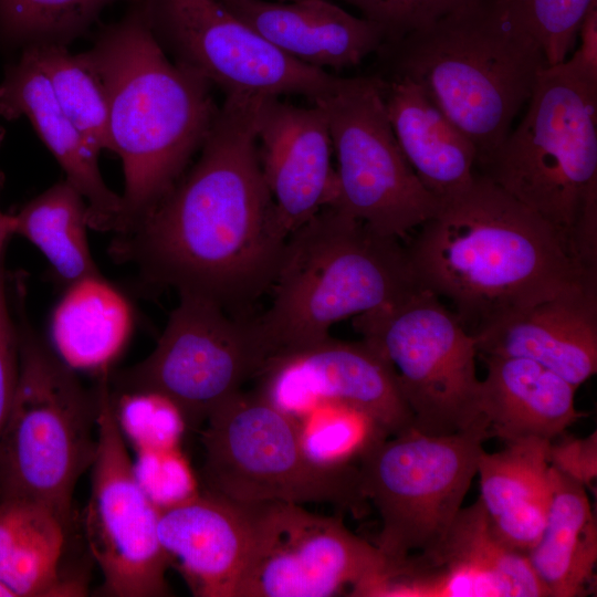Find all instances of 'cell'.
I'll return each instance as SVG.
<instances>
[{"label": "cell", "instance_id": "22", "mask_svg": "<svg viewBox=\"0 0 597 597\" xmlns=\"http://www.w3.org/2000/svg\"><path fill=\"white\" fill-rule=\"evenodd\" d=\"M0 116L7 121L25 116L64 170L65 179L84 197L90 228L117 231L122 197L106 186L98 168L100 154L61 109L46 77L27 50L4 69Z\"/></svg>", "mask_w": 597, "mask_h": 597}, {"label": "cell", "instance_id": "14", "mask_svg": "<svg viewBox=\"0 0 597 597\" xmlns=\"http://www.w3.org/2000/svg\"><path fill=\"white\" fill-rule=\"evenodd\" d=\"M140 1L165 53L226 96L296 95L315 103L342 78L285 54L217 0Z\"/></svg>", "mask_w": 597, "mask_h": 597}, {"label": "cell", "instance_id": "12", "mask_svg": "<svg viewBox=\"0 0 597 597\" xmlns=\"http://www.w3.org/2000/svg\"><path fill=\"white\" fill-rule=\"evenodd\" d=\"M318 104L337 157L334 206L371 231L400 239L430 219L440 199L407 161L388 119L377 75L342 77Z\"/></svg>", "mask_w": 597, "mask_h": 597}, {"label": "cell", "instance_id": "4", "mask_svg": "<svg viewBox=\"0 0 597 597\" xmlns=\"http://www.w3.org/2000/svg\"><path fill=\"white\" fill-rule=\"evenodd\" d=\"M376 54L385 64L379 75L417 83L472 142L478 167L507 136L547 67L538 44L496 0L384 43Z\"/></svg>", "mask_w": 597, "mask_h": 597}, {"label": "cell", "instance_id": "8", "mask_svg": "<svg viewBox=\"0 0 597 597\" xmlns=\"http://www.w3.org/2000/svg\"><path fill=\"white\" fill-rule=\"evenodd\" d=\"M203 489L243 503H324L360 514L356 464L327 465L305 451L295 417L256 390H240L202 426Z\"/></svg>", "mask_w": 597, "mask_h": 597}, {"label": "cell", "instance_id": "17", "mask_svg": "<svg viewBox=\"0 0 597 597\" xmlns=\"http://www.w3.org/2000/svg\"><path fill=\"white\" fill-rule=\"evenodd\" d=\"M379 597H543L526 554L506 544L475 501L461 507L431 552L395 563Z\"/></svg>", "mask_w": 597, "mask_h": 597}, {"label": "cell", "instance_id": "35", "mask_svg": "<svg viewBox=\"0 0 597 597\" xmlns=\"http://www.w3.org/2000/svg\"><path fill=\"white\" fill-rule=\"evenodd\" d=\"M395 42L480 0H345Z\"/></svg>", "mask_w": 597, "mask_h": 597}, {"label": "cell", "instance_id": "13", "mask_svg": "<svg viewBox=\"0 0 597 597\" xmlns=\"http://www.w3.org/2000/svg\"><path fill=\"white\" fill-rule=\"evenodd\" d=\"M249 504L251 542L235 597L362 596L387 566L339 516L280 501Z\"/></svg>", "mask_w": 597, "mask_h": 597}, {"label": "cell", "instance_id": "10", "mask_svg": "<svg viewBox=\"0 0 597 597\" xmlns=\"http://www.w3.org/2000/svg\"><path fill=\"white\" fill-rule=\"evenodd\" d=\"M353 326L391 366L415 429L450 434L485 421L476 341L437 295L418 289L354 316Z\"/></svg>", "mask_w": 597, "mask_h": 597}, {"label": "cell", "instance_id": "28", "mask_svg": "<svg viewBox=\"0 0 597 597\" xmlns=\"http://www.w3.org/2000/svg\"><path fill=\"white\" fill-rule=\"evenodd\" d=\"M128 300L102 274L66 286L51 318L57 355L71 368L109 370L132 333Z\"/></svg>", "mask_w": 597, "mask_h": 597}, {"label": "cell", "instance_id": "19", "mask_svg": "<svg viewBox=\"0 0 597 597\" xmlns=\"http://www.w3.org/2000/svg\"><path fill=\"white\" fill-rule=\"evenodd\" d=\"M158 510L159 543L191 593L235 597L251 542L250 504L202 488Z\"/></svg>", "mask_w": 597, "mask_h": 597}, {"label": "cell", "instance_id": "30", "mask_svg": "<svg viewBox=\"0 0 597 597\" xmlns=\"http://www.w3.org/2000/svg\"><path fill=\"white\" fill-rule=\"evenodd\" d=\"M25 50L46 77L59 106L88 145L98 154L111 150L105 86L86 54H72L67 46L59 45Z\"/></svg>", "mask_w": 597, "mask_h": 597}, {"label": "cell", "instance_id": "33", "mask_svg": "<svg viewBox=\"0 0 597 597\" xmlns=\"http://www.w3.org/2000/svg\"><path fill=\"white\" fill-rule=\"evenodd\" d=\"M597 0H496L507 17L541 48L547 66L562 63Z\"/></svg>", "mask_w": 597, "mask_h": 597}, {"label": "cell", "instance_id": "26", "mask_svg": "<svg viewBox=\"0 0 597 597\" xmlns=\"http://www.w3.org/2000/svg\"><path fill=\"white\" fill-rule=\"evenodd\" d=\"M553 476L545 524L526 557L545 596H586L595 587L596 519L584 485L554 468Z\"/></svg>", "mask_w": 597, "mask_h": 597}, {"label": "cell", "instance_id": "16", "mask_svg": "<svg viewBox=\"0 0 597 597\" xmlns=\"http://www.w3.org/2000/svg\"><path fill=\"white\" fill-rule=\"evenodd\" d=\"M256 391L301 418L321 402H339L375 419L389 436L412 427V413L389 363L370 344L331 336L268 360Z\"/></svg>", "mask_w": 597, "mask_h": 597}, {"label": "cell", "instance_id": "38", "mask_svg": "<svg viewBox=\"0 0 597 597\" xmlns=\"http://www.w3.org/2000/svg\"><path fill=\"white\" fill-rule=\"evenodd\" d=\"M549 464L574 479L587 490L595 491L597 478V434L579 439L565 432L549 441Z\"/></svg>", "mask_w": 597, "mask_h": 597}, {"label": "cell", "instance_id": "11", "mask_svg": "<svg viewBox=\"0 0 597 597\" xmlns=\"http://www.w3.org/2000/svg\"><path fill=\"white\" fill-rule=\"evenodd\" d=\"M270 355L252 318L203 296L181 293L155 349L107 374L113 392H153L168 399L190 428L203 426L224 400L256 379Z\"/></svg>", "mask_w": 597, "mask_h": 597}, {"label": "cell", "instance_id": "29", "mask_svg": "<svg viewBox=\"0 0 597 597\" xmlns=\"http://www.w3.org/2000/svg\"><path fill=\"white\" fill-rule=\"evenodd\" d=\"M14 218V234L34 244L66 286L101 274L87 241V203L69 180L31 199Z\"/></svg>", "mask_w": 597, "mask_h": 597}, {"label": "cell", "instance_id": "39", "mask_svg": "<svg viewBox=\"0 0 597 597\" xmlns=\"http://www.w3.org/2000/svg\"><path fill=\"white\" fill-rule=\"evenodd\" d=\"M579 45L561 66L580 82L597 87V1L587 11L578 32Z\"/></svg>", "mask_w": 597, "mask_h": 597}, {"label": "cell", "instance_id": "18", "mask_svg": "<svg viewBox=\"0 0 597 597\" xmlns=\"http://www.w3.org/2000/svg\"><path fill=\"white\" fill-rule=\"evenodd\" d=\"M256 145L276 216L289 235L335 198L326 114L318 104L303 107L265 97L258 116Z\"/></svg>", "mask_w": 597, "mask_h": 597}, {"label": "cell", "instance_id": "32", "mask_svg": "<svg viewBox=\"0 0 597 597\" xmlns=\"http://www.w3.org/2000/svg\"><path fill=\"white\" fill-rule=\"evenodd\" d=\"M297 421L306 453L327 465H357L368 450L390 437L370 416L339 402H321Z\"/></svg>", "mask_w": 597, "mask_h": 597}, {"label": "cell", "instance_id": "25", "mask_svg": "<svg viewBox=\"0 0 597 597\" xmlns=\"http://www.w3.org/2000/svg\"><path fill=\"white\" fill-rule=\"evenodd\" d=\"M478 461L479 498L495 533L526 554L537 542L553 491L549 440L523 438Z\"/></svg>", "mask_w": 597, "mask_h": 597}, {"label": "cell", "instance_id": "20", "mask_svg": "<svg viewBox=\"0 0 597 597\" xmlns=\"http://www.w3.org/2000/svg\"><path fill=\"white\" fill-rule=\"evenodd\" d=\"M474 338L479 354L534 360L578 388L597 371V282L544 300Z\"/></svg>", "mask_w": 597, "mask_h": 597}, {"label": "cell", "instance_id": "40", "mask_svg": "<svg viewBox=\"0 0 597 597\" xmlns=\"http://www.w3.org/2000/svg\"><path fill=\"white\" fill-rule=\"evenodd\" d=\"M4 186V174L0 170V195ZM15 218L14 214L4 213L0 208V258L4 255L6 245L9 239L14 234Z\"/></svg>", "mask_w": 597, "mask_h": 597}, {"label": "cell", "instance_id": "2", "mask_svg": "<svg viewBox=\"0 0 597 597\" xmlns=\"http://www.w3.org/2000/svg\"><path fill=\"white\" fill-rule=\"evenodd\" d=\"M405 247L419 287L447 298L473 337L597 282L548 222L478 172Z\"/></svg>", "mask_w": 597, "mask_h": 597}, {"label": "cell", "instance_id": "41", "mask_svg": "<svg viewBox=\"0 0 597 597\" xmlns=\"http://www.w3.org/2000/svg\"><path fill=\"white\" fill-rule=\"evenodd\" d=\"M3 138H4V129H3V127L0 125V146H1V144H2Z\"/></svg>", "mask_w": 597, "mask_h": 597}, {"label": "cell", "instance_id": "9", "mask_svg": "<svg viewBox=\"0 0 597 597\" xmlns=\"http://www.w3.org/2000/svg\"><path fill=\"white\" fill-rule=\"evenodd\" d=\"M490 438L486 421L450 434L411 427L362 457L357 463L362 492L381 520L375 545L388 562L429 553L442 542Z\"/></svg>", "mask_w": 597, "mask_h": 597}, {"label": "cell", "instance_id": "6", "mask_svg": "<svg viewBox=\"0 0 597 597\" xmlns=\"http://www.w3.org/2000/svg\"><path fill=\"white\" fill-rule=\"evenodd\" d=\"M479 168L597 273V87L545 67L523 118Z\"/></svg>", "mask_w": 597, "mask_h": 597}, {"label": "cell", "instance_id": "27", "mask_svg": "<svg viewBox=\"0 0 597 597\" xmlns=\"http://www.w3.org/2000/svg\"><path fill=\"white\" fill-rule=\"evenodd\" d=\"M69 527L45 505L0 501V582L14 597H81L86 584L63 574Z\"/></svg>", "mask_w": 597, "mask_h": 597}, {"label": "cell", "instance_id": "37", "mask_svg": "<svg viewBox=\"0 0 597 597\" xmlns=\"http://www.w3.org/2000/svg\"><path fill=\"white\" fill-rule=\"evenodd\" d=\"M4 255L0 258V434L7 420L19 375V333L10 310Z\"/></svg>", "mask_w": 597, "mask_h": 597}, {"label": "cell", "instance_id": "31", "mask_svg": "<svg viewBox=\"0 0 597 597\" xmlns=\"http://www.w3.org/2000/svg\"><path fill=\"white\" fill-rule=\"evenodd\" d=\"M118 1L135 0H0V50L67 46Z\"/></svg>", "mask_w": 597, "mask_h": 597}, {"label": "cell", "instance_id": "24", "mask_svg": "<svg viewBox=\"0 0 597 597\" xmlns=\"http://www.w3.org/2000/svg\"><path fill=\"white\" fill-rule=\"evenodd\" d=\"M480 412L492 437L504 443L523 438L553 440L583 415L567 380L526 358L483 355Z\"/></svg>", "mask_w": 597, "mask_h": 597}, {"label": "cell", "instance_id": "5", "mask_svg": "<svg viewBox=\"0 0 597 597\" xmlns=\"http://www.w3.org/2000/svg\"><path fill=\"white\" fill-rule=\"evenodd\" d=\"M418 289L399 239L325 206L289 234L270 286L271 303L252 323L272 358L320 342L334 323Z\"/></svg>", "mask_w": 597, "mask_h": 597}, {"label": "cell", "instance_id": "21", "mask_svg": "<svg viewBox=\"0 0 597 597\" xmlns=\"http://www.w3.org/2000/svg\"><path fill=\"white\" fill-rule=\"evenodd\" d=\"M231 14L295 60L343 70L377 53L381 28L328 0H217Z\"/></svg>", "mask_w": 597, "mask_h": 597}, {"label": "cell", "instance_id": "1", "mask_svg": "<svg viewBox=\"0 0 597 597\" xmlns=\"http://www.w3.org/2000/svg\"><path fill=\"white\" fill-rule=\"evenodd\" d=\"M265 97L226 96L197 161L111 250L147 282L203 296L235 316L270 290L289 237L259 159Z\"/></svg>", "mask_w": 597, "mask_h": 597}, {"label": "cell", "instance_id": "34", "mask_svg": "<svg viewBox=\"0 0 597 597\" xmlns=\"http://www.w3.org/2000/svg\"><path fill=\"white\" fill-rule=\"evenodd\" d=\"M111 395L122 430L138 448L177 447L186 425L168 399L153 392L116 394L111 390Z\"/></svg>", "mask_w": 597, "mask_h": 597}, {"label": "cell", "instance_id": "23", "mask_svg": "<svg viewBox=\"0 0 597 597\" xmlns=\"http://www.w3.org/2000/svg\"><path fill=\"white\" fill-rule=\"evenodd\" d=\"M377 76L395 136L422 185L440 201L467 188L476 174L472 142L417 83Z\"/></svg>", "mask_w": 597, "mask_h": 597}, {"label": "cell", "instance_id": "36", "mask_svg": "<svg viewBox=\"0 0 597 597\" xmlns=\"http://www.w3.org/2000/svg\"><path fill=\"white\" fill-rule=\"evenodd\" d=\"M138 451L135 473L158 507L172 505L199 491L197 480L178 447L138 448Z\"/></svg>", "mask_w": 597, "mask_h": 597}, {"label": "cell", "instance_id": "42", "mask_svg": "<svg viewBox=\"0 0 597 597\" xmlns=\"http://www.w3.org/2000/svg\"><path fill=\"white\" fill-rule=\"evenodd\" d=\"M282 1H290V0H282Z\"/></svg>", "mask_w": 597, "mask_h": 597}, {"label": "cell", "instance_id": "15", "mask_svg": "<svg viewBox=\"0 0 597 597\" xmlns=\"http://www.w3.org/2000/svg\"><path fill=\"white\" fill-rule=\"evenodd\" d=\"M97 392V447L84 528L103 574L101 593L113 597L169 595L170 566L157 523L159 510L140 485L114 409L107 373Z\"/></svg>", "mask_w": 597, "mask_h": 597}, {"label": "cell", "instance_id": "7", "mask_svg": "<svg viewBox=\"0 0 597 597\" xmlns=\"http://www.w3.org/2000/svg\"><path fill=\"white\" fill-rule=\"evenodd\" d=\"M14 281L19 375L0 434V501L45 505L70 528L76 483L96 454L97 392L35 333Z\"/></svg>", "mask_w": 597, "mask_h": 597}, {"label": "cell", "instance_id": "3", "mask_svg": "<svg viewBox=\"0 0 597 597\" xmlns=\"http://www.w3.org/2000/svg\"><path fill=\"white\" fill-rule=\"evenodd\" d=\"M105 86L111 150L125 189L117 234L135 228L171 190L200 150L219 111L211 85L171 61L140 0L97 33L84 52Z\"/></svg>", "mask_w": 597, "mask_h": 597}]
</instances>
